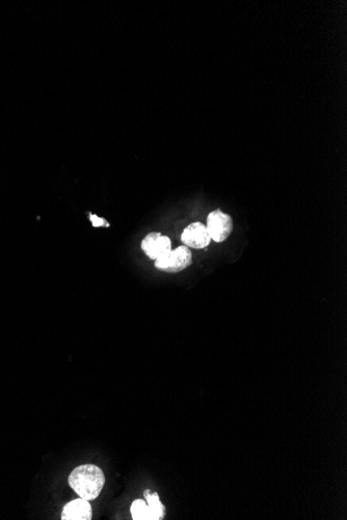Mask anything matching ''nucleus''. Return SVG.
Returning <instances> with one entry per match:
<instances>
[{"label":"nucleus","instance_id":"nucleus-4","mask_svg":"<svg viewBox=\"0 0 347 520\" xmlns=\"http://www.w3.org/2000/svg\"><path fill=\"white\" fill-rule=\"evenodd\" d=\"M141 247L150 259L158 260L172 251V241L168 236L153 232L144 238Z\"/></svg>","mask_w":347,"mask_h":520},{"label":"nucleus","instance_id":"nucleus-6","mask_svg":"<svg viewBox=\"0 0 347 520\" xmlns=\"http://www.w3.org/2000/svg\"><path fill=\"white\" fill-rule=\"evenodd\" d=\"M93 517L92 506L88 501L77 498L63 507V520H91Z\"/></svg>","mask_w":347,"mask_h":520},{"label":"nucleus","instance_id":"nucleus-2","mask_svg":"<svg viewBox=\"0 0 347 520\" xmlns=\"http://www.w3.org/2000/svg\"><path fill=\"white\" fill-rule=\"evenodd\" d=\"M192 253L185 245H180L177 249H172L170 253L164 257L155 260V267L160 271L169 272V274H177L186 269L188 266L192 265Z\"/></svg>","mask_w":347,"mask_h":520},{"label":"nucleus","instance_id":"nucleus-7","mask_svg":"<svg viewBox=\"0 0 347 520\" xmlns=\"http://www.w3.org/2000/svg\"><path fill=\"white\" fill-rule=\"evenodd\" d=\"M144 496H145L146 502H147L150 511H151L152 520L164 519V515H166V508H164L162 503L160 502L158 494H156V492L152 494L150 490H146L144 492Z\"/></svg>","mask_w":347,"mask_h":520},{"label":"nucleus","instance_id":"nucleus-3","mask_svg":"<svg viewBox=\"0 0 347 520\" xmlns=\"http://www.w3.org/2000/svg\"><path fill=\"white\" fill-rule=\"evenodd\" d=\"M207 230L211 240L217 243L224 242L233 232V219L227 213L217 209L207 216Z\"/></svg>","mask_w":347,"mask_h":520},{"label":"nucleus","instance_id":"nucleus-8","mask_svg":"<svg viewBox=\"0 0 347 520\" xmlns=\"http://www.w3.org/2000/svg\"><path fill=\"white\" fill-rule=\"evenodd\" d=\"M130 511L132 519L152 520L151 511L146 501L135 500L131 505Z\"/></svg>","mask_w":347,"mask_h":520},{"label":"nucleus","instance_id":"nucleus-1","mask_svg":"<svg viewBox=\"0 0 347 520\" xmlns=\"http://www.w3.org/2000/svg\"><path fill=\"white\" fill-rule=\"evenodd\" d=\"M68 482L80 498L92 502L100 496L105 487V475L97 465L84 464L72 471Z\"/></svg>","mask_w":347,"mask_h":520},{"label":"nucleus","instance_id":"nucleus-5","mask_svg":"<svg viewBox=\"0 0 347 520\" xmlns=\"http://www.w3.org/2000/svg\"><path fill=\"white\" fill-rule=\"evenodd\" d=\"M181 241L185 246L194 249H203L209 246L211 238L206 225L200 221H196V223H190L183 230L181 234Z\"/></svg>","mask_w":347,"mask_h":520},{"label":"nucleus","instance_id":"nucleus-9","mask_svg":"<svg viewBox=\"0 0 347 520\" xmlns=\"http://www.w3.org/2000/svg\"><path fill=\"white\" fill-rule=\"evenodd\" d=\"M90 219L91 223H92V225L94 226L95 228L103 227V226L109 227V223H107L105 219H100V217L97 216V215L91 214Z\"/></svg>","mask_w":347,"mask_h":520}]
</instances>
